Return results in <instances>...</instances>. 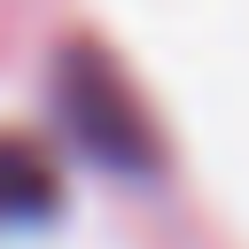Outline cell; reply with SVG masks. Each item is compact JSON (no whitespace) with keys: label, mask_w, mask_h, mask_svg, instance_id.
<instances>
[{"label":"cell","mask_w":249,"mask_h":249,"mask_svg":"<svg viewBox=\"0 0 249 249\" xmlns=\"http://www.w3.org/2000/svg\"><path fill=\"white\" fill-rule=\"evenodd\" d=\"M54 109L70 124V140L109 163V171H156V140H148V117L132 101V86L93 54V47H70L54 62Z\"/></svg>","instance_id":"6da1fadb"},{"label":"cell","mask_w":249,"mask_h":249,"mask_svg":"<svg viewBox=\"0 0 249 249\" xmlns=\"http://www.w3.org/2000/svg\"><path fill=\"white\" fill-rule=\"evenodd\" d=\"M54 210V163L31 140H0V226H31Z\"/></svg>","instance_id":"7a4b0ae2"}]
</instances>
